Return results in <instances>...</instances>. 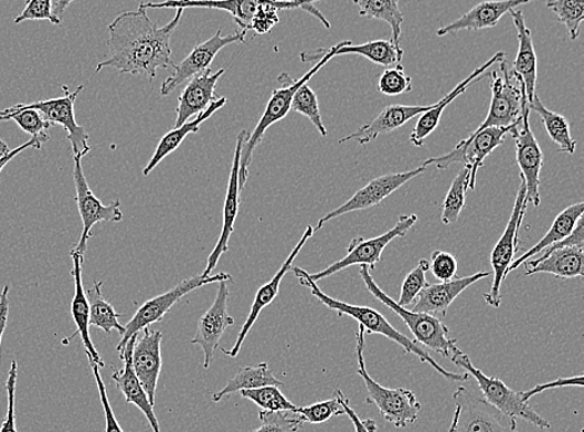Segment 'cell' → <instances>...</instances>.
<instances>
[{
	"label": "cell",
	"mask_w": 584,
	"mask_h": 432,
	"mask_svg": "<svg viewBox=\"0 0 584 432\" xmlns=\"http://www.w3.org/2000/svg\"><path fill=\"white\" fill-rule=\"evenodd\" d=\"M183 17L184 10L177 9L172 22L157 27L142 6L116 17L108 28L110 58L99 62L97 72L111 68L153 81L158 69H175L169 41Z\"/></svg>",
	"instance_id": "cell-1"
},
{
	"label": "cell",
	"mask_w": 584,
	"mask_h": 432,
	"mask_svg": "<svg viewBox=\"0 0 584 432\" xmlns=\"http://www.w3.org/2000/svg\"><path fill=\"white\" fill-rule=\"evenodd\" d=\"M294 276L299 278L302 286L311 291L313 296L325 305L329 310L338 313L339 317L348 315V317L356 320L363 326L368 334H379L386 336L387 340L397 343L403 353L412 354L419 357L421 363L429 364L445 379L450 382H467L470 375L467 373L459 374L446 371L434 357L416 342L408 338L395 328L385 317L383 314L370 307H362V305L348 304L332 297L318 287V284L310 278V273L300 267H292Z\"/></svg>",
	"instance_id": "cell-2"
},
{
	"label": "cell",
	"mask_w": 584,
	"mask_h": 432,
	"mask_svg": "<svg viewBox=\"0 0 584 432\" xmlns=\"http://www.w3.org/2000/svg\"><path fill=\"white\" fill-rule=\"evenodd\" d=\"M348 40L341 41V43L332 47L331 49H324L323 58L317 62V65L305 73L299 80L292 79L289 73L283 72L279 80L283 84L282 89H275L272 97L265 107L264 114L259 121L256 128L250 134L246 143L243 145L241 155V167H240V186L243 192L244 185H246L250 176V166L252 164L254 150L263 140L265 131H267L272 125L279 122L285 118L291 111V105L296 90L310 81L318 71H320L329 60L337 57V51L341 49Z\"/></svg>",
	"instance_id": "cell-3"
},
{
	"label": "cell",
	"mask_w": 584,
	"mask_h": 432,
	"mask_svg": "<svg viewBox=\"0 0 584 432\" xmlns=\"http://www.w3.org/2000/svg\"><path fill=\"white\" fill-rule=\"evenodd\" d=\"M366 330L359 324L356 354L358 375L363 379L367 390V404L376 405L381 416L398 429H407L416 424L422 409L416 394L406 387L389 389L380 385L371 377L366 367Z\"/></svg>",
	"instance_id": "cell-4"
},
{
	"label": "cell",
	"mask_w": 584,
	"mask_h": 432,
	"mask_svg": "<svg viewBox=\"0 0 584 432\" xmlns=\"http://www.w3.org/2000/svg\"><path fill=\"white\" fill-rule=\"evenodd\" d=\"M359 273L368 291L373 294L374 298L387 305L389 310L398 314L402 322L408 325L413 338H416L413 342L439 353L444 357H450V360L454 355L461 353L460 347L456 345L458 341L450 338L448 325L444 324L439 318L434 317V315L417 313L400 307L396 300H391L388 294L379 288L367 266H359Z\"/></svg>",
	"instance_id": "cell-5"
},
{
	"label": "cell",
	"mask_w": 584,
	"mask_h": 432,
	"mask_svg": "<svg viewBox=\"0 0 584 432\" xmlns=\"http://www.w3.org/2000/svg\"><path fill=\"white\" fill-rule=\"evenodd\" d=\"M451 361L465 369L466 373L475 379L486 402L502 411L503 414L514 419H523L543 430L551 429L548 421L526 402L524 392H516L498 377L486 376L480 369L474 366L469 355L463 352L454 355Z\"/></svg>",
	"instance_id": "cell-6"
},
{
	"label": "cell",
	"mask_w": 584,
	"mask_h": 432,
	"mask_svg": "<svg viewBox=\"0 0 584 432\" xmlns=\"http://www.w3.org/2000/svg\"><path fill=\"white\" fill-rule=\"evenodd\" d=\"M455 413L449 432H518L516 419L498 411L469 387L452 394Z\"/></svg>",
	"instance_id": "cell-7"
},
{
	"label": "cell",
	"mask_w": 584,
	"mask_h": 432,
	"mask_svg": "<svg viewBox=\"0 0 584 432\" xmlns=\"http://www.w3.org/2000/svg\"><path fill=\"white\" fill-rule=\"evenodd\" d=\"M491 77L490 109L475 132L522 124L523 104L527 100L523 80L508 68L506 58L500 61V68L493 71Z\"/></svg>",
	"instance_id": "cell-8"
},
{
	"label": "cell",
	"mask_w": 584,
	"mask_h": 432,
	"mask_svg": "<svg viewBox=\"0 0 584 432\" xmlns=\"http://www.w3.org/2000/svg\"><path fill=\"white\" fill-rule=\"evenodd\" d=\"M216 282H233V278L228 273H218L210 277H204L199 274V276L178 283L177 286L160 294V296L145 302L142 307L137 310L132 321L125 325V333L116 350L121 353L133 335L145 328H150V325L154 323L162 322L169 310H172L179 300L187 296L188 293Z\"/></svg>",
	"instance_id": "cell-9"
},
{
	"label": "cell",
	"mask_w": 584,
	"mask_h": 432,
	"mask_svg": "<svg viewBox=\"0 0 584 432\" xmlns=\"http://www.w3.org/2000/svg\"><path fill=\"white\" fill-rule=\"evenodd\" d=\"M516 126L518 125L508 126V128H488L479 132L474 131L450 153L425 160L422 167L427 168L434 165L439 170H446L454 164H464L467 170H470L469 189H475L477 171L483 167L486 157L504 144L505 136L512 134Z\"/></svg>",
	"instance_id": "cell-10"
},
{
	"label": "cell",
	"mask_w": 584,
	"mask_h": 432,
	"mask_svg": "<svg viewBox=\"0 0 584 432\" xmlns=\"http://www.w3.org/2000/svg\"><path fill=\"white\" fill-rule=\"evenodd\" d=\"M417 223L418 215H402L399 217L396 227L388 230L385 235L370 239L363 237L354 238L350 242L348 255L343 259L334 262L333 265L322 272L310 274V278L317 283L352 266H367L370 271H373L381 261V255H383V251L390 242L406 237Z\"/></svg>",
	"instance_id": "cell-11"
},
{
	"label": "cell",
	"mask_w": 584,
	"mask_h": 432,
	"mask_svg": "<svg viewBox=\"0 0 584 432\" xmlns=\"http://www.w3.org/2000/svg\"><path fill=\"white\" fill-rule=\"evenodd\" d=\"M522 185H519L516 203L513 209V215L508 219V224L500 239L491 252V267L494 273L493 286L490 292L484 294L485 302L490 307L497 310L502 307V287L503 282L507 277V271L514 263V257L518 251V232L522 229L523 220L526 214V183L524 177Z\"/></svg>",
	"instance_id": "cell-12"
},
{
	"label": "cell",
	"mask_w": 584,
	"mask_h": 432,
	"mask_svg": "<svg viewBox=\"0 0 584 432\" xmlns=\"http://www.w3.org/2000/svg\"><path fill=\"white\" fill-rule=\"evenodd\" d=\"M81 160V157L74 156L72 178L77 189L76 202L82 223V234L78 246L74 249L85 255V252L88 249V242L93 236L94 226L100 223H121L124 214L120 199H116V202L105 206L94 195L87 177H85Z\"/></svg>",
	"instance_id": "cell-13"
},
{
	"label": "cell",
	"mask_w": 584,
	"mask_h": 432,
	"mask_svg": "<svg viewBox=\"0 0 584 432\" xmlns=\"http://www.w3.org/2000/svg\"><path fill=\"white\" fill-rule=\"evenodd\" d=\"M64 97L50 100H41L31 104H18L21 109H33L45 116L51 125H60L68 132V140L71 145L74 156L82 157L90 153L89 134L77 122L76 100L84 89L78 87L72 92L67 87H62Z\"/></svg>",
	"instance_id": "cell-14"
},
{
	"label": "cell",
	"mask_w": 584,
	"mask_h": 432,
	"mask_svg": "<svg viewBox=\"0 0 584 432\" xmlns=\"http://www.w3.org/2000/svg\"><path fill=\"white\" fill-rule=\"evenodd\" d=\"M246 36L247 31L239 30L236 33L223 37L222 31L217 30L216 35L204 41V43L196 45L188 57L179 62V66L175 67L173 76L163 82L162 95L167 97V95L175 91L179 86H183L187 80L194 79L199 76V73L208 70L223 48L231 45L244 43Z\"/></svg>",
	"instance_id": "cell-15"
},
{
	"label": "cell",
	"mask_w": 584,
	"mask_h": 432,
	"mask_svg": "<svg viewBox=\"0 0 584 432\" xmlns=\"http://www.w3.org/2000/svg\"><path fill=\"white\" fill-rule=\"evenodd\" d=\"M528 101L523 104L522 124L516 126L512 135L516 143V160L526 183V204L538 207L541 204L539 175L544 167V153L529 126Z\"/></svg>",
	"instance_id": "cell-16"
},
{
	"label": "cell",
	"mask_w": 584,
	"mask_h": 432,
	"mask_svg": "<svg viewBox=\"0 0 584 432\" xmlns=\"http://www.w3.org/2000/svg\"><path fill=\"white\" fill-rule=\"evenodd\" d=\"M425 170H427V168L420 166L417 170L385 175L376 178V180H371L366 187L360 188L352 198L348 199L344 205L322 217L315 226L314 232L320 230L329 220L356 213V210L368 209L379 205L383 199L395 194L401 186L424 174Z\"/></svg>",
	"instance_id": "cell-17"
},
{
	"label": "cell",
	"mask_w": 584,
	"mask_h": 432,
	"mask_svg": "<svg viewBox=\"0 0 584 432\" xmlns=\"http://www.w3.org/2000/svg\"><path fill=\"white\" fill-rule=\"evenodd\" d=\"M250 137V131L242 130L237 135L236 149L233 154V163L231 167L227 194L225 199V207H223V226L221 230V236L218 238L217 245L214 251H212L207 266L202 276L210 277L212 276V271L217 266V263L222 255L228 251L230 239L235 230V224L239 215L240 204H241V186H240V167H241V155L244 143L247 141Z\"/></svg>",
	"instance_id": "cell-18"
},
{
	"label": "cell",
	"mask_w": 584,
	"mask_h": 432,
	"mask_svg": "<svg viewBox=\"0 0 584 432\" xmlns=\"http://www.w3.org/2000/svg\"><path fill=\"white\" fill-rule=\"evenodd\" d=\"M228 282H220L216 300L211 308L202 315L197 325V332L191 343L197 344L204 351V367L208 369L216 350H220L222 335L235 324V320L228 314Z\"/></svg>",
	"instance_id": "cell-19"
},
{
	"label": "cell",
	"mask_w": 584,
	"mask_h": 432,
	"mask_svg": "<svg viewBox=\"0 0 584 432\" xmlns=\"http://www.w3.org/2000/svg\"><path fill=\"white\" fill-rule=\"evenodd\" d=\"M162 342L160 331L145 328L142 335H137L133 352L134 373L153 406H155L156 389L163 367Z\"/></svg>",
	"instance_id": "cell-20"
},
{
	"label": "cell",
	"mask_w": 584,
	"mask_h": 432,
	"mask_svg": "<svg viewBox=\"0 0 584 432\" xmlns=\"http://www.w3.org/2000/svg\"><path fill=\"white\" fill-rule=\"evenodd\" d=\"M313 234L314 228L312 226H306V229L302 238L300 239L299 244H296V246L293 248L289 258L285 259L281 269L278 273H275L274 277L269 283H265L264 286H262L257 292L256 298H254V302L252 304L247 321L244 322V324L242 325V330L240 331V334L237 336L236 344L232 346L231 351H227L225 350V347L220 346V350L223 354H226L231 357H236L239 355L240 351L242 350L244 340H246V336L253 328L254 323L257 322L261 312L265 307H269V305L275 300V297L279 296L282 279L284 278L286 273L292 271L294 259L296 258V256L300 255V252L306 244V240L311 239Z\"/></svg>",
	"instance_id": "cell-21"
},
{
	"label": "cell",
	"mask_w": 584,
	"mask_h": 432,
	"mask_svg": "<svg viewBox=\"0 0 584 432\" xmlns=\"http://www.w3.org/2000/svg\"><path fill=\"white\" fill-rule=\"evenodd\" d=\"M431 107L432 105H425V107L424 105H390L377 118L360 126L357 131L339 140V144L356 140L360 145H367L377 140L380 135L398 130L402 125L416 118V116L430 110Z\"/></svg>",
	"instance_id": "cell-22"
},
{
	"label": "cell",
	"mask_w": 584,
	"mask_h": 432,
	"mask_svg": "<svg viewBox=\"0 0 584 432\" xmlns=\"http://www.w3.org/2000/svg\"><path fill=\"white\" fill-rule=\"evenodd\" d=\"M225 71V69H221L212 72V70L208 69L189 80L182 95H179L176 128L189 121L193 116H198L206 111L212 102H215L220 98L216 97L215 90L218 80Z\"/></svg>",
	"instance_id": "cell-23"
},
{
	"label": "cell",
	"mask_w": 584,
	"mask_h": 432,
	"mask_svg": "<svg viewBox=\"0 0 584 432\" xmlns=\"http://www.w3.org/2000/svg\"><path fill=\"white\" fill-rule=\"evenodd\" d=\"M490 276L491 272H479L469 277L429 284V286L419 294L416 304H413L412 312L427 313L434 315V317L435 314H440L441 317H446L450 305L463 292L471 287L473 284Z\"/></svg>",
	"instance_id": "cell-24"
},
{
	"label": "cell",
	"mask_w": 584,
	"mask_h": 432,
	"mask_svg": "<svg viewBox=\"0 0 584 432\" xmlns=\"http://www.w3.org/2000/svg\"><path fill=\"white\" fill-rule=\"evenodd\" d=\"M70 256L72 258L71 276L74 277V284H76V292H74V298L71 302V315L74 323L77 325V332L69 336L67 341H64V344H68L74 338V336L80 334L81 342L85 346V352H87L88 355V360L97 363L99 367H104L105 363L103 362L98 351L95 350L90 338L89 301L82 284L84 255L77 249H71Z\"/></svg>",
	"instance_id": "cell-25"
},
{
	"label": "cell",
	"mask_w": 584,
	"mask_h": 432,
	"mask_svg": "<svg viewBox=\"0 0 584 432\" xmlns=\"http://www.w3.org/2000/svg\"><path fill=\"white\" fill-rule=\"evenodd\" d=\"M506 58L504 51H498L490 60H487L484 66L475 69L469 77L459 84L454 90H451L445 98H442L438 104H434L431 109L427 112L421 114L419 121L416 125V129L410 134V143L417 147H421L425 140L437 130L442 112L449 105L461 94H464L467 88L473 86L474 82L480 81L484 77V73L488 68H491L495 62H500Z\"/></svg>",
	"instance_id": "cell-26"
},
{
	"label": "cell",
	"mask_w": 584,
	"mask_h": 432,
	"mask_svg": "<svg viewBox=\"0 0 584 432\" xmlns=\"http://www.w3.org/2000/svg\"><path fill=\"white\" fill-rule=\"evenodd\" d=\"M139 333L132 336V340L127 342L124 351L120 353V360L124 362L123 371H114L113 381L116 386L120 390L126 399L127 404H134L137 409H140L148 420L153 432H162L160 424H158L157 416L154 411V406L148 400L139 379L136 377L133 369V352L134 346Z\"/></svg>",
	"instance_id": "cell-27"
},
{
	"label": "cell",
	"mask_w": 584,
	"mask_h": 432,
	"mask_svg": "<svg viewBox=\"0 0 584 432\" xmlns=\"http://www.w3.org/2000/svg\"><path fill=\"white\" fill-rule=\"evenodd\" d=\"M517 29L518 51L514 62V72L523 80L528 104L534 100L537 86V56L533 33L527 28L522 10L509 12Z\"/></svg>",
	"instance_id": "cell-28"
},
{
	"label": "cell",
	"mask_w": 584,
	"mask_h": 432,
	"mask_svg": "<svg viewBox=\"0 0 584 432\" xmlns=\"http://www.w3.org/2000/svg\"><path fill=\"white\" fill-rule=\"evenodd\" d=\"M528 0H504V2H485L477 4L452 23L437 30L438 37L458 33L461 30H480L495 28L500 19L513 9L525 6Z\"/></svg>",
	"instance_id": "cell-29"
},
{
	"label": "cell",
	"mask_w": 584,
	"mask_h": 432,
	"mask_svg": "<svg viewBox=\"0 0 584 432\" xmlns=\"http://www.w3.org/2000/svg\"><path fill=\"white\" fill-rule=\"evenodd\" d=\"M537 273L554 274L561 279L584 277V248L565 247L527 262L526 276Z\"/></svg>",
	"instance_id": "cell-30"
},
{
	"label": "cell",
	"mask_w": 584,
	"mask_h": 432,
	"mask_svg": "<svg viewBox=\"0 0 584 432\" xmlns=\"http://www.w3.org/2000/svg\"><path fill=\"white\" fill-rule=\"evenodd\" d=\"M226 104L227 98H218L215 102H212L211 107L206 111L196 116L194 120H189L183 126H179V128H175L174 130L166 134L162 141L158 143L153 159L144 168V176L150 175L158 164L165 160L168 155H172L178 149L179 146H182L189 134L198 132L199 126L207 121L212 115L216 114L218 110L225 107Z\"/></svg>",
	"instance_id": "cell-31"
},
{
	"label": "cell",
	"mask_w": 584,
	"mask_h": 432,
	"mask_svg": "<svg viewBox=\"0 0 584 432\" xmlns=\"http://www.w3.org/2000/svg\"><path fill=\"white\" fill-rule=\"evenodd\" d=\"M584 204L578 203L562 210V213L555 218L546 236L538 242L536 246L528 249L524 255L514 261L513 265L507 271L509 273L516 271L519 266L528 259H533L538 253L546 251L552 245L557 244L559 240L567 238L573 229H575L578 219L583 217Z\"/></svg>",
	"instance_id": "cell-32"
},
{
	"label": "cell",
	"mask_w": 584,
	"mask_h": 432,
	"mask_svg": "<svg viewBox=\"0 0 584 432\" xmlns=\"http://www.w3.org/2000/svg\"><path fill=\"white\" fill-rule=\"evenodd\" d=\"M259 0H225V2H166V3H142L145 9H183L186 8H207L223 10L230 13L241 30L249 31L254 14L260 7Z\"/></svg>",
	"instance_id": "cell-33"
},
{
	"label": "cell",
	"mask_w": 584,
	"mask_h": 432,
	"mask_svg": "<svg viewBox=\"0 0 584 432\" xmlns=\"http://www.w3.org/2000/svg\"><path fill=\"white\" fill-rule=\"evenodd\" d=\"M284 384L274 376L267 363H261L256 366H244L237 374L230 379L227 385L212 395L215 403L221 402L233 393L243 392V390L260 389L263 386L282 387Z\"/></svg>",
	"instance_id": "cell-34"
},
{
	"label": "cell",
	"mask_w": 584,
	"mask_h": 432,
	"mask_svg": "<svg viewBox=\"0 0 584 432\" xmlns=\"http://www.w3.org/2000/svg\"><path fill=\"white\" fill-rule=\"evenodd\" d=\"M528 109L539 115L551 140L559 146L562 153L575 154L577 143L572 139L570 124L565 116L548 110L537 95L528 104Z\"/></svg>",
	"instance_id": "cell-35"
},
{
	"label": "cell",
	"mask_w": 584,
	"mask_h": 432,
	"mask_svg": "<svg viewBox=\"0 0 584 432\" xmlns=\"http://www.w3.org/2000/svg\"><path fill=\"white\" fill-rule=\"evenodd\" d=\"M354 4L359 8L360 17L374 18L387 22L392 30L391 43L399 51H403L400 45L403 16L397 0H354Z\"/></svg>",
	"instance_id": "cell-36"
},
{
	"label": "cell",
	"mask_w": 584,
	"mask_h": 432,
	"mask_svg": "<svg viewBox=\"0 0 584 432\" xmlns=\"http://www.w3.org/2000/svg\"><path fill=\"white\" fill-rule=\"evenodd\" d=\"M103 281H97L87 292L89 301V324L98 326L105 333L118 331L121 338L125 333V326L119 323L121 314L116 313L113 305L103 297Z\"/></svg>",
	"instance_id": "cell-37"
},
{
	"label": "cell",
	"mask_w": 584,
	"mask_h": 432,
	"mask_svg": "<svg viewBox=\"0 0 584 432\" xmlns=\"http://www.w3.org/2000/svg\"><path fill=\"white\" fill-rule=\"evenodd\" d=\"M357 55L362 56L381 67L396 66L402 60L403 51H399L391 40H373L368 43L353 46L352 41L337 51V56Z\"/></svg>",
	"instance_id": "cell-38"
},
{
	"label": "cell",
	"mask_w": 584,
	"mask_h": 432,
	"mask_svg": "<svg viewBox=\"0 0 584 432\" xmlns=\"http://www.w3.org/2000/svg\"><path fill=\"white\" fill-rule=\"evenodd\" d=\"M9 120L16 121L21 130L41 145L50 139L48 130L51 128V124L37 110L21 109L18 105L13 108L0 110V122Z\"/></svg>",
	"instance_id": "cell-39"
},
{
	"label": "cell",
	"mask_w": 584,
	"mask_h": 432,
	"mask_svg": "<svg viewBox=\"0 0 584 432\" xmlns=\"http://www.w3.org/2000/svg\"><path fill=\"white\" fill-rule=\"evenodd\" d=\"M470 170L466 167L454 178L448 195L442 204L441 223L444 225L455 224L459 219L465 207L466 193L469 188Z\"/></svg>",
	"instance_id": "cell-40"
},
{
	"label": "cell",
	"mask_w": 584,
	"mask_h": 432,
	"mask_svg": "<svg viewBox=\"0 0 584 432\" xmlns=\"http://www.w3.org/2000/svg\"><path fill=\"white\" fill-rule=\"evenodd\" d=\"M242 397L251 400L254 404L261 408V411H269V413H280V411H294L296 406L286 399L280 387L263 386L253 390H243L240 392Z\"/></svg>",
	"instance_id": "cell-41"
},
{
	"label": "cell",
	"mask_w": 584,
	"mask_h": 432,
	"mask_svg": "<svg viewBox=\"0 0 584 432\" xmlns=\"http://www.w3.org/2000/svg\"><path fill=\"white\" fill-rule=\"evenodd\" d=\"M547 8L557 16L558 22L564 24L571 40H576L581 33L584 20V2L580 0H552Z\"/></svg>",
	"instance_id": "cell-42"
},
{
	"label": "cell",
	"mask_w": 584,
	"mask_h": 432,
	"mask_svg": "<svg viewBox=\"0 0 584 432\" xmlns=\"http://www.w3.org/2000/svg\"><path fill=\"white\" fill-rule=\"evenodd\" d=\"M291 110L300 112L304 115L305 118L310 119L322 136L328 135L322 120L320 102H318L315 92L310 86H308V84H304L303 87L295 91Z\"/></svg>",
	"instance_id": "cell-43"
},
{
	"label": "cell",
	"mask_w": 584,
	"mask_h": 432,
	"mask_svg": "<svg viewBox=\"0 0 584 432\" xmlns=\"http://www.w3.org/2000/svg\"><path fill=\"white\" fill-rule=\"evenodd\" d=\"M430 269V263L427 259H420L418 266L413 268L402 282L399 301L400 307L407 308L417 302L422 289L429 286L427 273Z\"/></svg>",
	"instance_id": "cell-44"
},
{
	"label": "cell",
	"mask_w": 584,
	"mask_h": 432,
	"mask_svg": "<svg viewBox=\"0 0 584 432\" xmlns=\"http://www.w3.org/2000/svg\"><path fill=\"white\" fill-rule=\"evenodd\" d=\"M260 420L262 425L251 432H299L304 424L294 411H280V413L261 411Z\"/></svg>",
	"instance_id": "cell-45"
},
{
	"label": "cell",
	"mask_w": 584,
	"mask_h": 432,
	"mask_svg": "<svg viewBox=\"0 0 584 432\" xmlns=\"http://www.w3.org/2000/svg\"><path fill=\"white\" fill-rule=\"evenodd\" d=\"M294 413L301 416L303 423L310 424H323L332 418L345 415L343 408L339 404L335 396L327 400V402L315 403L310 406H296Z\"/></svg>",
	"instance_id": "cell-46"
},
{
	"label": "cell",
	"mask_w": 584,
	"mask_h": 432,
	"mask_svg": "<svg viewBox=\"0 0 584 432\" xmlns=\"http://www.w3.org/2000/svg\"><path fill=\"white\" fill-rule=\"evenodd\" d=\"M378 87L380 92L387 95V97H398V95L412 90V81L407 76L406 70L401 66H397L381 73Z\"/></svg>",
	"instance_id": "cell-47"
},
{
	"label": "cell",
	"mask_w": 584,
	"mask_h": 432,
	"mask_svg": "<svg viewBox=\"0 0 584 432\" xmlns=\"http://www.w3.org/2000/svg\"><path fill=\"white\" fill-rule=\"evenodd\" d=\"M430 271L441 282H450L458 273V259L449 252L435 251L431 255Z\"/></svg>",
	"instance_id": "cell-48"
},
{
	"label": "cell",
	"mask_w": 584,
	"mask_h": 432,
	"mask_svg": "<svg viewBox=\"0 0 584 432\" xmlns=\"http://www.w3.org/2000/svg\"><path fill=\"white\" fill-rule=\"evenodd\" d=\"M26 20H49L51 24H61L51 13V0H29L23 12L14 19V23L20 24Z\"/></svg>",
	"instance_id": "cell-49"
},
{
	"label": "cell",
	"mask_w": 584,
	"mask_h": 432,
	"mask_svg": "<svg viewBox=\"0 0 584 432\" xmlns=\"http://www.w3.org/2000/svg\"><path fill=\"white\" fill-rule=\"evenodd\" d=\"M18 377V364L12 362L7 379L8 409L0 432H18L16 426V387Z\"/></svg>",
	"instance_id": "cell-50"
},
{
	"label": "cell",
	"mask_w": 584,
	"mask_h": 432,
	"mask_svg": "<svg viewBox=\"0 0 584 432\" xmlns=\"http://www.w3.org/2000/svg\"><path fill=\"white\" fill-rule=\"evenodd\" d=\"M279 22V9L275 8L274 2H261L252 19L250 30L256 31L257 35H265Z\"/></svg>",
	"instance_id": "cell-51"
},
{
	"label": "cell",
	"mask_w": 584,
	"mask_h": 432,
	"mask_svg": "<svg viewBox=\"0 0 584 432\" xmlns=\"http://www.w3.org/2000/svg\"><path fill=\"white\" fill-rule=\"evenodd\" d=\"M90 366L93 369V373L95 376V381H97L98 390L100 394L101 405L105 414L106 420V431L105 432H124L123 428L118 423V420H116L114 411L111 409L108 393H106V387L100 374V367L97 363H94L89 360Z\"/></svg>",
	"instance_id": "cell-52"
},
{
	"label": "cell",
	"mask_w": 584,
	"mask_h": 432,
	"mask_svg": "<svg viewBox=\"0 0 584 432\" xmlns=\"http://www.w3.org/2000/svg\"><path fill=\"white\" fill-rule=\"evenodd\" d=\"M334 396L338 399L339 404H341L343 408L345 415L352 420L356 432H377L378 426L376 421L370 419L363 421L360 419L352 406H350L349 399L342 393L341 389L335 390Z\"/></svg>",
	"instance_id": "cell-53"
},
{
	"label": "cell",
	"mask_w": 584,
	"mask_h": 432,
	"mask_svg": "<svg viewBox=\"0 0 584 432\" xmlns=\"http://www.w3.org/2000/svg\"><path fill=\"white\" fill-rule=\"evenodd\" d=\"M583 381H584V377L582 375L576 376V377H558L556 379L555 382H551L547 384H541L534 389L527 390V392H524V397L526 402H528L529 399H533L535 395H538L545 392V390L565 387V386L583 387Z\"/></svg>",
	"instance_id": "cell-54"
},
{
	"label": "cell",
	"mask_w": 584,
	"mask_h": 432,
	"mask_svg": "<svg viewBox=\"0 0 584 432\" xmlns=\"http://www.w3.org/2000/svg\"><path fill=\"white\" fill-rule=\"evenodd\" d=\"M9 286H4L2 293H0V352H2L3 335L8 324L9 313Z\"/></svg>",
	"instance_id": "cell-55"
},
{
	"label": "cell",
	"mask_w": 584,
	"mask_h": 432,
	"mask_svg": "<svg viewBox=\"0 0 584 432\" xmlns=\"http://www.w3.org/2000/svg\"><path fill=\"white\" fill-rule=\"evenodd\" d=\"M30 147H33V149L40 150L41 144H39L36 139H30L29 141L25 143L23 145H20L14 150H10V153L4 157V159L0 160V173L3 171V168L14 159V157L28 149Z\"/></svg>",
	"instance_id": "cell-56"
},
{
	"label": "cell",
	"mask_w": 584,
	"mask_h": 432,
	"mask_svg": "<svg viewBox=\"0 0 584 432\" xmlns=\"http://www.w3.org/2000/svg\"><path fill=\"white\" fill-rule=\"evenodd\" d=\"M71 4V2H61V0H51V13L56 19L61 22L62 14L66 12V9Z\"/></svg>",
	"instance_id": "cell-57"
},
{
	"label": "cell",
	"mask_w": 584,
	"mask_h": 432,
	"mask_svg": "<svg viewBox=\"0 0 584 432\" xmlns=\"http://www.w3.org/2000/svg\"><path fill=\"white\" fill-rule=\"evenodd\" d=\"M10 153L8 145L0 139V160L4 159V157Z\"/></svg>",
	"instance_id": "cell-58"
},
{
	"label": "cell",
	"mask_w": 584,
	"mask_h": 432,
	"mask_svg": "<svg viewBox=\"0 0 584 432\" xmlns=\"http://www.w3.org/2000/svg\"><path fill=\"white\" fill-rule=\"evenodd\" d=\"M580 432H583V431H580Z\"/></svg>",
	"instance_id": "cell-59"
}]
</instances>
